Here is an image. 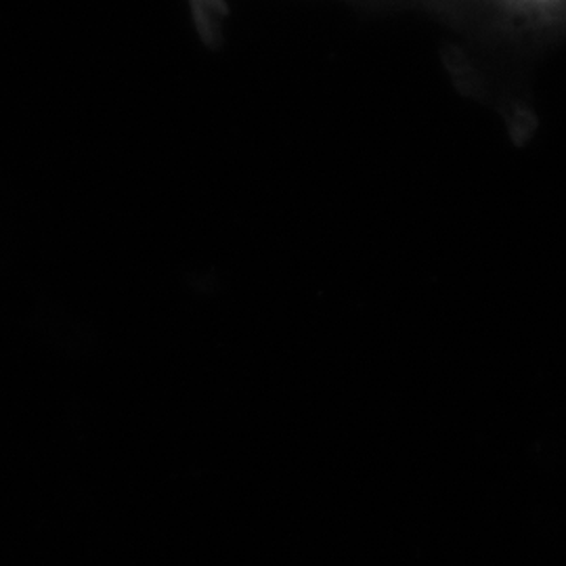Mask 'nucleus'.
<instances>
[{
	"instance_id": "1",
	"label": "nucleus",
	"mask_w": 566,
	"mask_h": 566,
	"mask_svg": "<svg viewBox=\"0 0 566 566\" xmlns=\"http://www.w3.org/2000/svg\"><path fill=\"white\" fill-rule=\"evenodd\" d=\"M468 7L518 30L566 25V0H464Z\"/></svg>"
},
{
	"instance_id": "2",
	"label": "nucleus",
	"mask_w": 566,
	"mask_h": 566,
	"mask_svg": "<svg viewBox=\"0 0 566 566\" xmlns=\"http://www.w3.org/2000/svg\"><path fill=\"white\" fill-rule=\"evenodd\" d=\"M191 20L198 30V36L208 46H214L223 36L224 20L229 18L227 0H187Z\"/></svg>"
}]
</instances>
